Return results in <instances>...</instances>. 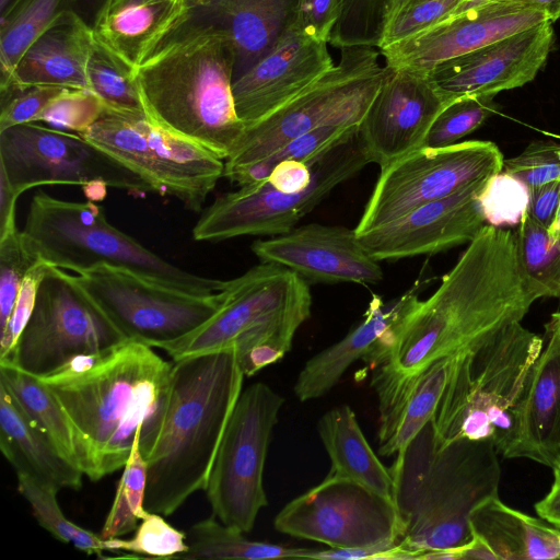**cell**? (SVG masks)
I'll use <instances>...</instances> for the list:
<instances>
[{
  "mask_svg": "<svg viewBox=\"0 0 560 560\" xmlns=\"http://www.w3.org/2000/svg\"><path fill=\"white\" fill-rule=\"evenodd\" d=\"M546 298L526 272L515 231L486 224L441 284L363 359L375 375L404 378L465 352L514 323Z\"/></svg>",
  "mask_w": 560,
  "mask_h": 560,
  "instance_id": "6da1fadb",
  "label": "cell"
},
{
  "mask_svg": "<svg viewBox=\"0 0 560 560\" xmlns=\"http://www.w3.org/2000/svg\"><path fill=\"white\" fill-rule=\"evenodd\" d=\"M172 364L149 345L127 339L39 377L68 416L78 466L92 481L125 467L137 436L149 456L168 407Z\"/></svg>",
  "mask_w": 560,
  "mask_h": 560,
  "instance_id": "7a4b0ae2",
  "label": "cell"
},
{
  "mask_svg": "<svg viewBox=\"0 0 560 560\" xmlns=\"http://www.w3.org/2000/svg\"><path fill=\"white\" fill-rule=\"evenodd\" d=\"M235 67L228 34L189 15L135 68L144 114L225 161L246 128L234 103Z\"/></svg>",
  "mask_w": 560,
  "mask_h": 560,
  "instance_id": "3957f363",
  "label": "cell"
},
{
  "mask_svg": "<svg viewBox=\"0 0 560 560\" xmlns=\"http://www.w3.org/2000/svg\"><path fill=\"white\" fill-rule=\"evenodd\" d=\"M499 452L490 440L443 443L433 419L395 456L394 503L404 525L400 545L415 559L472 539L469 517L499 494Z\"/></svg>",
  "mask_w": 560,
  "mask_h": 560,
  "instance_id": "277c9868",
  "label": "cell"
},
{
  "mask_svg": "<svg viewBox=\"0 0 560 560\" xmlns=\"http://www.w3.org/2000/svg\"><path fill=\"white\" fill-rule=\"evenodd\" d=\"M244 377L233 348L173 362L168 407L145 458L147 511L168 516L205 489Z\"/></svg>",
  "mask_w": 560,
  "mask_h": 560,
  "instance_id": "5b68a950",
  "label": "cell"
},
{
  "mask_svg": "<svg viewBox=\"0 0 560 560\" xmlns=\"http://www.w3.org/2000/svg\"><path fill=\"white\" fill-rule=\"evenodd\" d=\"M542 349L539 335L514 323L458 353L433 417L438 438L443 443L490 440L501 454Z\"/></svg>",
  "mask_w": 560,
  "mask_h": 560,
  "instance_id": "8992f818",
  "label": "cell"
},
{
  "mask_svg": "<svg viewBox=\"0 0 560 560\" xmlns=\"http://www.w3.org/2000/svg\"><path fill=\"white\" fill-rule=\"evenodd\" d=\"M43 261L78 275L106 265L194 293H215L228 281L188 272L113 226L92 200L68 201L39 191L31 200L21 230Z\"/></svg>",
  "mask_w": 560,
  "mask_h": 560,
  "instance_id": "52a82bcc",
  "label": "cell"
},
{
  "mask_svg": "<svg viewBox=\"0 0 560 560\" xmlns=\"http://www.w3.org/2000/svg\"><path fill=\"white\" fill-rule=\"evenodd\" d=\"M223 293L222 305L209 320L162 348L173 361L230 348L240 354L262 343L285 355L311 315L306 281L278 265L260 262L228 280Z\"/></svg>",
  "mask_w": 560,
  "mask_h": 560,
  "instance_id": "ba28073f",
  "label": "cell"
},
{
  "mask_svg": "<svg viewBox=\"0 0 560 560\" xmlns=\"http://www.w3.org/2000/svg\"><path fill=\"white\" fill-rule=\"evenodd\" d=\"M374 47L341 48L340 60L280 108L246 127L224 171L257 162L324 126L359 127L387 73Z\"/></svg>",
  "mask_w": 560,
  "mask_h": 560,
  "instance_id": "9c48e42d",
  "label": "cell"
},
{
  "mask_svg": "<svg viewBox=\"0 0 560 560\" xmlns=\"http://www.w3.org/2000/svg\"><path fill=\"white\" fill-rule=\"evenodd\" d=\"M81 137L140 176L152 192L172 196L192 211L201 210L223 177L224 160L154 125L144 112L106 106Z\"/></svg>",
  "mask_w": 560,
  "mask_h": 560,
  "instance_id": "30bf717a",
  "label": "cell"
},
{
  "mask_svg": "<svg viewBox=\"0 0 560 560\" xmlns=\"http://www.w3.org/2000/svg\"><path fill=\"white\" fill-rule=\"evenodd\" d=\"M371 163L358 131L313 162V180L299 192L273 188L264 179L217 198L192 229L196 241L244 235H281L295 228L338 185Z\"/></svg>",
  "mask_w": 560,
  "mask_h": 560,
  "instance_id": "8fae6325",
  "label": "cell"
},
{
  "mask_svg": "<svg viewBox=\"0 0 560 560\" xmlns=\"http://www.w3.org/2000/svg\"><path fill=\"white\" fill-rule=\"evenodd\" d=\"M125 340L75 276L48 265L32 315L15 346L0 363L42 377L75 357L103 352Z\"/></svg>",
  "mask_w": 560,
  "mask_h": 560,
  "instance_id": "7c38bea8",
  "label": "cell"
},
{
  "mask_svg": "<svg viewBox=\"0 0 560 560\" xmlns=\"http://www.w3.org/2000/svg\"><path fill=\"white\" fill-rule=\"evenodd\" d=\"M283 397L258 382L242 390L219 444L205 491L213 515L248 533L268 505L264 468Z\"/></svg>",
  "mask_w": 560,
  "mask_h": 560,
  "instance_id": "4fadbf2b",
  "label": "cell"
},
{
  "mask_svg": "<svg viewBox=\"0 0 560 560\" xmlns=\"http://www.w3.org/2000/svg\"><path fill=\"white\" fill-rule=\"evenodd\" d=\"M75 277L127 339L161 349L203 325L224 300L223 290L194 293L106 265Z\"/></svg>",
  "mask_w": 560,
  "mask_h": 560,
  "instance_id": "5bb4252c",
  "label": "cell"
},
{
  "mask_svg": "<svg viewBox=\"0 0 560 560\" xmlns=\"http://www.w3.org/2000/svg\"><path fill=\"white\" fill-rule=\"evenodd\" d=\"M503 161L500 149L491 141L421 147L381 168L355 233L390 222L418 206L500 173Z\"/></svg>",
  "mask_w": 560,
  "mask_h": 560,
  "instance_id": "9a60e30c",
  "label": "cell"
},
{
  "mask_svg": "<svg viewBox=\"0 0 560 560\" xmlns=\"http://www.w3.org/2000/svg\"><path fill=\"white\" fill-rule=\"evenodd\" d=\"M273 525L282 534L337 549H390L404 536L393 501L330 474L288 502L276 515Z\"/></svg>",
  "mask_w": 560,
  "mask_h": 560,
  "instance_id": "2e32d148",
  "label": "cell"
},
{
  "mask_svg": "<svg viewBox=\"0 0 560 560\" xmlns=\"http://www.w3.org/2000/svg\"><path fill=\"white\" fill-rule=\"evenodd\" d=\"M0 170L13 190L43 185H105L133 195L151 191L136 173L80 135L22 124L0 131Z\"/></svg>",
  "mask_w": 560,
  "mask_h": 560,
  "instance_id": "e0dca14e",
  "label": "cell"
},
{
  "mask_svg": "<svg viewBox=\"0 0 560 560\" xmlns=\"http://www.w3.org/2000/svg\"><path fill=\"white\" fill-rule=\"evenodd\" d=\"M546 21L550 20L545 11L528 4L470 0L428 31L378 50L388 67L429 72L443 61Z\"/></svg>",
  "mask_w": 560,
  "mask_h": 560,
  "instance_id": "ac0fdd59",
  "label": "cell"
},
{
  "mask_svg": "<svg viewBox=\"0 0 560 560\" xmlns=\"http://www.w3.org/2000/svg\"><path fill=\"white\" fill-rule=\"evenodd\" d=\"M386 68V77L358 129L370 162L381 168L421 148L433 121L451 103L428 72Z\"/></svg>",
  "mask_w": 560,
  "mask_h": 560,
  "instance_id": "d6986e66",
  "label": "cell"
},
{
  "mask_svg": "<svg viewBox=\"0 0 560 560\" xmlns=\"http://www.w3.org/2000/svg\"><path fill=\"white\" fill-rule=\"evenodd\" d=\"M555 44L551 21L516 32L433 67L429 77L448 101L497 95L532 82Z\"/></svg>",
  "mask_w": 560,
  "mask_h": 560,
  "instance_id": "ffe728a7",
  "label": "cell"
},
{
  "mask_svg": "<svg viewBox=\"0 0 560 560\" xmlns=\"http://www.w3.org/2000/svg\"><path fill=\"white\" fill-rule=\"evenodd\" d=\"M488 178L418 206L390 222L357 234L358 238L377 261L436 254L469 244L487 224L478 197Z\"/></svg>",
  "mask_w": 560,
  "mask_h": 560,
  "instance_id": "44dd1931",
  "label": "cell"
},
{
  "mask_svg": "<svg viewBox=\"0 0 560 560\" xmlns=\"http://www.w3.org/2000/svg\"><path fill=\"white\" fill-rule=\"evenodd\" d=\"M252 250L260 262L284 267L306 282L376 283L383 270L361 245L355 230L311 223L257 241Z\"/></svg>",
  "mask_w": 560,
  "mask_h": 560,
  "instance_id": "7402d4cb",
  "label": "cell"
},
{
  "mask_svg": "<svg viewBox=\"0 0 560 560\" xmlns=\"http://www.w3.org/2000/svg\"><path fill=\"white\" fill-rule=\"evenodd\" d=\"M328 43L291 28L233 81L236 113L245 127L264 119L334 66Z\"/></svg>",
  "mask_w": 560,
  "mask_h": 560,
  "instance_id": "603a6c76",
  "label": "cell"
},
{
  "mask_svg": "<svg viewBox=\"0 0 560 560\" xmlns=\"http://www.w3.org/2000/svg\"><path fill=\"white\" fill-rule=\"evenodd\" d=\"M547 343L536 360L513 412L504 458H527L556 467L560 462V324L545 325Z\"/></svg>",
  "mask_w": 560,
  "mask_h": 560,
  "instance_id": "cb8c5ba5",
  "label": "cell"
},
{
  "mask_svg": "<svg viewBox=\"0 0 560 560\" xmlns=\"http://www.w3.org/2000/svg\"><path fill=\"white\" fill-rule=\"evenodd\" d=\"M457 355V354H456ZM456 355L440 359L404 378L373 376L378 398V453L396 456L433 419Z\"/></svg>",
  "mask_w": 560,
  "mask_h": 560,
  "instance_id": "d4e9b609",
  "label": "cell"
},
{
  "mask_svg": "<svg viewBox=\"0 0 560 560\" xmlns=\"http://www.w3.org/2000/svg\"><path fill=\"white\" fill-rule=\"evenodd\" d=\"M95 39L92 25L73 11L59 14L31 44L5 85L90 89L88 61Z\"/></svg>",
  "mask_w": 560,
  "mask_h": 560,
  "instance_id": "484cf974",
  "label": "cell"
},
{
  "mask_svg": "<svg viewBox=\"0 0 560 560\" xmlns=\"http://www.w3.org/2000/svg\"><path fill=\"white\" fill-rule=\"evenodd\" d=\"M418 293L409 290L385 304L373 294L363 319L342 339L312 357L295 381L293 392L300 401L327 394L343 373L359 359H364L377 342L418 303Z\"/></svg>",
  "mask_w": 560,
  "mask_h": 560,
  "instance_id": "4316f807",
  "label": "cell"
},
{
  "mask_svg": "<svg viewBox=\"0 0 560 560\" xmlns=\"http://www.w3.org/2000/svg\"><path fill=\"white\" fill-rule=\"evenodd\" d=\"M299 0H189L190 16L223 31L242 74L294 26Z\"/></svg>",
  "mask_w": 560,
  "mask_h": 560,
  "instance_id": "83f0119b",
  "label": "cell"
},
{
  "mask_svg": "<svg viewBox=\"0 0 560 560\" xmlns=\"http://www.w3.org/2000/svg\"><path fill=\"white\" fill-rule=\"evenodd\" d=\"M189 15V0H144L102 7L92 27L96 38L135 70Z\"/></svg>",
  "mask_w": 560,
  "mask_h": 560,
  "instance_id": "f1b7e54d",
  "label": "cell"
},
{
  "mask_svg": "<svg viewBox=\"0 0 560 560\" xmlns=\"http://www.w3.org/2000/svg\"><path fill=\"white\" fill-rule=\"evenodd\" d=\"M0 448L16 474H27L56 491L82 485V470L59 452L1 383Z\"/></svg>",
  "mask_w": 560,
  "mask_h": 560,
  "instance_id": "f546056e",
  "label": "cell"
},
{
  "mask_svg": "<svg viewBox=\"0 0 560 560\" xmlns=\"http://www.w3.org/2000/svg\"><path fill=\"white\" fill-rule=\"evenodd\" d=\"M469 523L498 560L560 559V529L508 506L499 494L478 504Z\"/></svg>",
  "mask_w": 560,
  "mask_h": 560,
  "instance_id": "4dcf8cb0",
  "label": "cell"
},
{
  "mask_svg": "<svg viewBox=\"0 0 560 560\" xmlns=\"http://www.w3.org/2000/svg\"><path fill=\"white\" fill-rule=\"evenodd\" d=\"M317 432L330 458V475L358 482L394 502V480L368 443L349 405L326 411Z\"/></svg>",
  "mask_w": 560,
  "mask_h": 560,
  "instance_id": "1f68e13d",
  "label": "cell"
},
{
  "mask_svg": "<svg viewBox=\"0 0 560 560\" xmlns=\"http://www.w3.org/2000/svg\"><path fill=\"white\" fill-rule=\"evenodd\" d=\"M105 0H12L0 12V83L8 81L39 34L61 13L73 11L93 25Z\"/></svg>",
  "mask_w": 560,
  "mask_h": 560,
  "instance_id": "d6a6232c",
  "label": "cell"
},
{
  "mask_svg": "<svg viewBox=\"0 0 560 560\" xmlns=\"http://www.w3.org/2000/svg\"><path fill=\"white\" fill-rule=\"evenodd\" d=\"M0 383L8 388L25 413L50 438L59 452L78 466L73 428L60 402L45 383L9 363H0Z\"/></svg>",
  "mask_w": 560,
  "mask_h": 560,
  "instance_id": "836d02e7",
  "label": "cell"
},
{
  "mask_svg": "<svg viewBox=\"0 0 560 560\" xmlns=\"http://www.w3.org/2000/svg\"><path fill=\"white\" fill-rule=\"evenodd\" d=\"M244 534L237 528L218 522L214 515L210 516L188 528V549L176 559H305L310 550L250 540Z\"/></svg>",
  "mask_w": 560,
  "mask_h": 560,
  "instance_id": "e575fe53",
  "label": "cell"
},
{
  "mask_svg": "<svg viewBox=\"0 0 560 560\" xmlns=\"http://www.w3.org/2000/svg\"><path fill=\"white\" fill-rule=\"evenodd\" d=\"M359 127L324 126L299 136L268 156L232 170H226L223 176L241 186L252 185L266 179L273 167L284 161H302L313 163L317 158L350 138Z\"/></svg>",
  "mask_w": 560,
  "mask_h": 560,
  "instance_id": "d590c367",
  "label": "cell"
},
{
  "mask_svg": "<svg viewBox=\"0 0 560 560\" xmlns=\"http://www.w3.org/2000/svg\"><path fill=\"white\" fill-rule=\"evenodd\" d=\"M16 477L19 492L30 503L35 518L43 528L56 539L71 544L86 555L106 558L103 555L105 550L100 535L80 527L63 515L57 501L58 491L27 474L19 472Z\"/></svg>",
  "mask_w": 560,
  "mask_h": 560,
  "instance_id": "8d00e7d4",
  "label": "cell"
},
{
  "mask_svg": "<svg viewBox=\"0 0 560 560\" xmlns=\"http://www.w3.org/2000/svg\"><path fill=\"white\" fill-rule=\"evenodd\" d=\"M408 0H342L340 16L328 44L338 47H374L398 10Z\"/></svg>",
  "mask_w": 560,
  "mask_h": 560,
  "instance_id": "74e56055",
  "label": "cell"
},
{
  "mask_svg": "<svg viewBox=\"0 0 560 560\" xmlns=\"http://www.w3.org/2000/svg\"><path fill=\"white\" fill-rule=\"evenodd\" d=\"M86 74L90 89L109 108L144 112L135 80V70L95 36Z\"/></svg>",
  "mask_w": 560,
  "mask_h": 560,
  "instance_id": "f35d334b",
  "label": "cell"
},
{
  "mask_svg": "<svg viewBox=\"0 0 560 560\" xmlns=\"http://www.w3.org/2000/svg\"><path fill=\"white\" fill-rule=\"evenodd\" d=\"M147 462L139 450V436L124 467L116 495L100 537L109 539L135 532L149 511L144 508Z\"/></svg>",
  "mask_w": 560,
  "mask_h": 560,
  "instance_id": "ab89813d",
  "label": "cell"
},
{
  "mask_svg": "<svg viewBox=\"0 0 560 560\" xmlns=\"http://www.w3.org/2000/svg\"><path fill=\"white\" fill-rule=\"evenodd\" d=\"M514 231L526 272L546 298L560 301V237L552 238L527 212Z\"/></svg>",
  "mask_w": 560,
  "mask_h": 560,
  "instance_id": "60d3db41",
  "label": "cell"
},
{
  "mask_svg": "<svg viewBox=\"0 0 560 560\" xmlns=\"http://www.w3.org/2000/svg\"><path fill=\"white\" fill-rule=\"evenodd\" d=\"M104 550L121 552L119 558L176 559L188 549L186 533L170 525L158 513L149 514L140 521L133 537L103 539Z\"/></svg>",
  "mask_w": 560,
  "mask_h": 560,
  "instance_id": "b9f144b4",
  "label": "cell"
},
{
  "mask_svg": "<svg viewBox=\"0 0 560 560\" xmlns=\"http://www.w3.org/2000/svg\"><path fill=\"white\" fill-rule=\"evenodd\" d=\"M495 95H467L448 103L438 115L422 147L439 148L456 143L499 112Z\"/></svg>",
  "mask_w": 560,
  "mask_h": 560,
  "instance_id": "7bdbcfd3",
  "label": "cell"
},
{
  "mask_svg": "<svg viewBox=\"0 0 560 560\" xmlns=\"http://www.w3.org/2000/svg\"><path fill=\"white\" fill-rule=\"evenodd\" d=\"M529 197L530 190L524 182L501 171L487 179L478 199L487 224L504 228L521 222Z\"/></svg>",
  "mask_w": 560,
  "mask_h": 560,
  "instance_id": "ee69618b",
  "label": "cell"
},
{
  "mask_svg": "<svg viewBox=\"0 0 560 560\" xmlns=\"http://www.w3.org/2000/svg\"><path fill=\"white\" fill-rule=\"evenodd\" d=\"M469 2L470 0H408L387 25L378 49L428 31Z\"/></svg>",
  "mask_w": 560,
  "mask_h": 560,
  "instance_id": "f6af8a7d",
  "label": "cell"
},
{
  "mask_svg": "<svg viewBox=\"0 0 560 560\" xmlns=\"http://www.w3.org/2000/svg\"><path fill=\"white\" fill-rule=\"evenodd\" d=\"M38 260L18 229L0 238V331L9 322L26 273Z\"/></svg>",
  "mask_w": 560,
  "mask_h": 560,
  "instance_id": "bcb514c9",
  "label": "cell"
},
{
  "mask_svg": "<svg viewBox=\"0 0 560 560\" xmlns=\"http://www.w3.org/2000/svg\"><path fill=\"white\" fill-rule=\"evenodd\" d=\"M105 108L103 100L92 90L65 89L49 103L38 121L81 136L100 119Z\"/></svg>",
  "mask_w": 560,
  "mask_h": 560,
  "instance_id": "7dc6e473",
  "label": "cell"
},
{
  "mask_svg": "<svg viewBox=\"0 0 560 560\" xmlns=\"http://www.w3.org/2000/svg\"><path fill=\"white\" fill-rule=\"evenodd\" d=\"M501 171L521 179L529 189L560 180V143L533 141L518 155L504 160Z\"/></svg>",
  "mask_w": 560,
  "mask_h": 560,
  "instance_id": "c3c4849f",
  "label": "cell"
},
{
  "mask_svg": "<svg viewBox=\"0 0 560 560\" xmlns=\"http://www.w3.org/2000/svg\"><path fill=\"white\" fill-rule=\"evenodd\" d=\"M66 88L49 85L0 88V131L30 122H37L49 103Z\"/></svg>",
  "mask_w": 560,
  "mask_h": 560,
  "instance_id": "681fc988",
  "label": "cell"
},
{
  "mask_svg": "<svg viewBox=\"0 0 560 560\" xmlns=\"http://www.w3.org/2000/svg\"><path fill=\"white\" fill-rule=\"evenodd\" d=\"M47 267L48 264L38 260L26 273L9 322L0 331V360L8 357L27 324Z\"/></svg>",
  "mask_w": 560,
  "mask_h": 560,
  "instance_id": "f907efd6",
  "label": "cell"
},
{
  "mask_svg": "<svg viewBox=\"0 0 560 560\" xmlns=\"http://www.w3.org/2000/svg\"><path fill=\"white\" fill-rule=\"evenodd\" d=\"M341 7L342 0H299L293 28L328 43Z\"/></svg>",
  "mask_w": 560,
  "mask_h": 560,
  "instance_id": "816d5d0a",
  "label": "cell"
},
{
  "mask_svg": "<svg viewBox=\"0 0 560 560\" xmlns=\"http://www.w3.org/2000/svg\"><path fill=\"white\" fill-rule=\"evenodd\" d=\"M313 175V163L291 160L278 163L266 179L273 188L299 192L311 185Z\"/></svg>",
  "mask_w": 560,
  "mask_h": 560,
  "instance_id": "f5cc1de1",
  "label": "cell"
},
{
  "mask_svg": "<svg viewBox=\"0 0 560 560\" xmlns=\"http://www.w3.org/2000/svg\"><path fill=\"white\" fill-rule=\"evenodd\" d=\"M528 215L542 228L549 230L560 199V180L529 189Z\"/></svg>",
  "mask_w": 560,
  "mask_h": 560,
  "instance_id": "db71d44e",
  "label": "cell"
},
{
  "mask_svg": "<svg viewBox=\"0 0 560 560\" xmlns=\"http://www.w3.org/2000/svg\"><path fill=\"white\" fill-rule=\"evenodd\" d=\"M19 197L0 170V238L18 229L15 209Z\"/></svg>",
  "mask_w": 560,
  "mask_h": 560,
  "instance_id": "11a10c76",
  "label": "cell"
},
{
  "mask_svg": "<svg viewBox=\"0 0 560 560\" xmlns=\"http://www.w3.org/2000/svg\"><path fill=\"white\" fill-rule=\"evenodd\" d=\"M552 471L553 483L545 498L535 504V510L541 520L560 529V465Z\"/></svg>",
  "mask_w": 560,
  "mask_h": 560,
  "instance_id": "9f6ffc18",
  "label": "cell"
},
{
  "mask_svg": "<svg viewBox=\"0 0 560 560\" xmlns=\"http://www.w3.org/2000/svg\"><path fill=\"white\" fill-rule=\"evenodd\" d=\"M545 11L551 22L560 19V0H511Z\"/></svg>",
  "mask_w": 560,
  "mask_h": 560,
  "instance_id": "6f0895ef",
  "label": "cell"
},
{
  "mask_svg": "<svg viewBox=\"0 0 560 560\" xmlns=\"http://www.w3.org/2000/svg\"><path fill=\"white\" fill-rule=\"evenodd\" d=\"M548 233L555 240L560 237V199H559V202H558V207H557L555 219H553L552 224L550 225V228L548 230Z\"/></svg>",
  "mask_w": 560,
  "mask_h": 560,
  "instance_id": "680465c9",
  "label": "cell"
},
{
  "mask_svg": "<svg viewBox=\"0 0 560 560\" xmlns=\"http://www.w3.org/2000/svg\"><path fill=\"white\" fill-rule=\"evenodd\" d=\"M141 1H144V0H105L103 2L102 7L113 8V7H118V5L135 3V2H141Z\"/></svg>",
  "mask_w": 560,
  "mask_h": 560,
  "instance_id": "91938a15",
  "label": "cell"
},
{
  "mask_svg": "<svg viewBox=\"0 0 560 560\" xmlns=\"http://www.w3.org/2000/svg\"><path fill=\"white\" fill-rule=\"evenodd\" d=\"M12 0H0V12L3 11Z\"/></svg>",
  "mask_w": 560,
  "mask_h": 560,
  "instance_id": "94428289",
  "label": "cell"
},
{
  "mask_svg": "<svg viewBox=\"0 0 560 560\" xmlns=\"http://www.w3.org/2000/svg\"><path fill=\"white\" fill-rule=\"evenodd\" d=\"M550 318L558 322L560 324V311L551 314Z\"/></svg>",
  "mask_w": 560,
  "mask_h": 560,
  "instance_id": "6125c7cd",
  "label": "cell"
},
{
  "mask_svg": "<svg viewBox=\"0 0 560 560\" xmlns=\"http://www.w3.org/2000/svg\"><path fill=\"white\" fill-rule=\"evenodd\" d=\"M558 465H560V462H559V464H558Z\"/></svg>",
  "mask_w": 560,
  "mask_h": 560,
  "instance_id": "be15d7a7",
  "label": "cell"
}]
</instances>
